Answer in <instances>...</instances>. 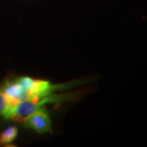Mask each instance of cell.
Segmentation results:
<instances>
[{
    "label": "cell",
    "mask_w": 147,
    "mask_h": 147,
    "mask_svg": "<svg viewBox=\"0 0 147 147\" xmlns=\"http://www.w3.org/2000/svg\"><path fill=\"white\" fill-rule=\"evenodd\" d=\"M72 98V96L69 95H53L51 94L42 99H27V100L16 103L12 105L7 111L3 117L7 119L16 121H25L48 103H61Z\"/></svg>",
    "instance_id": "cell-1"
},
{
    "label": "cell",
    "mask_w": 147,
    "mask_h": 147,
    "mask_svg": "<svg viewBox=\"0 0 147 147\" xmlns=\"http://www.w3.org/2000/svg\"><path fill=\"white\" fill-rule=\"evenodd\" d=\"M24 125L40 133L51 131L52 130V121L50 116L43 107L27 118L24 121Z\"/></svg>",
    "instance_id": "cell-2"
},
{
    "label": "cell",
    "mask_w": 147,
    "mask_h": 147,
    "mask_svg": "<svg viewBox=\"0 0 147 147\" xmlns=\"http://www.w3.org/2000/svg\"><path fill=\"white\" fill-rule=\"evenodd\" d=\"M14 105L16 104L11 101L5 95L0 91V115H4L7 113V111Z\"/></svg>",
    "instance_id": "cell-5"
},
{
    "label": "cell",
    "mask_w": 147,
    "mask_h": 147,
    "mask_svg": "<svg viewBox=\"0 0 147 147\" xmlns=\"http://www.w3.org/2000/svg\"><path fill=\"white\" fill-rule=\"evenodd\" d=\"M0 91L14 104L28 99L26 92L19 82L18 79L7 81L1 87Z\"/></svg>",
    "instance_id": "cell-3"
},
{
    "label": "cell",
    "mask_w": 147,
    "mask_h": 147,
    "mask_svg": "<svg viewBox=\"0 0 147 147\" xmlns=\"http://www.w3.org/2000/svg\"><path fill=\"white\" fill-rule=\"evenodd\" d=\"M18 130L16 127H9L2 132L0 135V143L1 144H8L11 142L17 136Z\"/></svg>",
    "instance_id": "cell-4"
}]
</instances>
